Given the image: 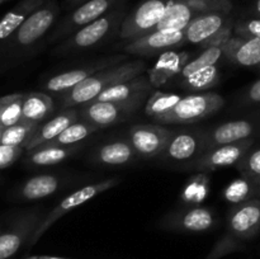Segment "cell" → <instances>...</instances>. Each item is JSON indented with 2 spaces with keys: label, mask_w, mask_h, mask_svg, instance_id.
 <instances>
[{
  "label": "cell",
  "mask_w": 260,
  "mask_h": 259,
  "mask_svg": "<svg viewBox=\"0 0 260 259\" xmlns=\"http://www.w3.org/2000/svg\"><path fill=\"white\" fill-rule=\"evenodd\" d=\"M58 13L60 8L55 0L45 3L9 38L0 43V73L30 55L37 43L52 27Z\"/></svg>",
  "instance_id": "obj_1"
},
{
  "label": "cell",
  "mask_w": 260,
  "mask_h": 259,
  "mask_svg": "<svg viewBox=\"0 0 260 259\" xmlns=\"http://www.w3.org/2000/svg\"><path fill=\"white\" fill-rule=\"evenodd\" d=\"M144 70L145 62L141 60L126 61V62L103 69L74 86L71 90L61 94V107L73 108V107L89 103L106 89L142 75Z\"/></svg>",
  "instance_id": "obj_2"
},
{
  "label": "cell",
  "mask_w": 260,
  "mask_h": 259,
  "mask_svg": "<svg viewBox=\"0 0 260 259\" xmlns=\"http://www.w3.org/2000/svg\"><path fill=\"white\" fill-rule=\"evenodd\" d=\"M260 233V198L238 203L228 216L226 234L217 241L206 259H220L226 254L240 250L243 243Z\"/></svg>",
  "instance_id": "obj_3"
},
{
  "label": "cell",
  "mask_w": 260,
  "mask_h": 259,
  "mask_svg": "<svg viewBox=\"0 0 260 259\" xmlns=\"http://www.w3.org/2000/svg\"><path fill=\"white\" fill-rule=\"evenodd\" d=\"M223 104L225 99L217 93L206 91V93L190 94V95L182 96V99L169 111L154 117L152 119L160 124L192 123L218 112Z\"/></svg>",
  "instance_id": "obj_4"
},
{
  "label": "cell",
  "mask_w": 260,
  "mask_h": 259,
  "mask_svg": "<svg viewBox=\"0 0 260 259\" xmlns=\"http://www.w3.org/2000/svg\"><path fill=\"white\" fill-rule=\"evenodd\" d=\"M205 152L221 145L260 137V107L240 118L223 122L208 130H201Z\"/></svg>",
  "instance_id": "obj_5"
},
{
  "label": "cell",
  "mask_w": 260,
  "mask_h": 259,
  "mask_svg": "<svg viewBox=\"0 0 260 259\" xmlns=\"http://www.w3.org/2000/svg\"><path fill=\"white\" fill-rule=\"evenodd\" d=\"M234 19L230 13L210 12L198 14L185 28V40L194 45H222L233 36Z\"/></svg>",
  "instance_id": "obj_6"
},
{
  "label": "cell",
  "mask_w": 260,
  "mask_h": 259,
  "mask_svg": "<svg viewBox=\"0 0 260 259\" xmlns=\"http://www.w3.org/2000/svg\"><path fill=\"white\" fill-rule=\"evenodd\" d=\"M123 19L124 9L123 4H121L99 19L94 20L74 32V35L69 40H66L58 47L57 51L60 53H68L93 47V46L98 45L101 41H103L117 25H121Z\"/></svg>",
  "instance_id": "obj_7"
},
{
  "label": "cell",
  "mask_w": 260,
  "mask_h": 259,
  "mask_svg": "<svg viewBox=\"0 0 260 259\" xmlns=\"http://www.w3.org/2000/svg\"><path fill=\"white\" fill-rule=\"evenodd\" d=\"M119 182H121V180L117 179V178H112V179H106L102 180V182L99 183H94V184H88L85 185V187H81L80 189L75 190V192H73L71 195H69L68 197L63 198L52 211H50V213H48L47 216L43 217V220L41 221V223L38 225L37 230L35 231V234H33L32 238H30L28 245H35V244L40 240L41 236H42L43 234L56 222V221L60 220L62 216H65L66 213L71 212L73 210L78 208L79 206L84 205V203H86L88 201L93 200L94 197H96V196L101 195V193H104L107 192V190L111 189V188L116 187Z\"/></svg>",
  "instance_id": "obj_8"
},
{
  "label": "cell",
  "mask_w": 260,
  "mask_h": 259,
  "mask_svg": "<svg viewBox=\"0 0 260 259\" xmlns=\"http://www.w3.org/2000/svg\"><path fill=\"white\" fill-rule=\"evenodd\" d=\"M169 0H145L136 9L126 15L121 24L119 35L124 40H135L154 32L164 17Z\"/></svg>",
  "instance_id": "obj_9"
},
{
  "label": "cell",
  "mask_w": 260,
  "mask_h": 259,
  "mask_svg": "<svg viewBox=\"0 0 260 259\" xmlns=\"http://www.w3.org/2000/svg\"><path fill=\"white\" fill-rule=\"evenodd\" d=\"M43 217L38 211H28L0 228V259H10L37 230Z\"/></svg>",
  "instance_id": "obj_10"
},
{
  "label": "cell",
  "mask_w": 260,
  "mask_h": 259,
  "mask_svg": "<svg viewBox=\"0 0 260 259\" xmlns=\"http://www.w3.org/2000/svg\"><path fill=\"white\" fill-rule=\"evenodd\" d=\"M141 101L134 102H99L91 101L80 106L78 111L81 119L98 126L99 128L126 121L139 109Z\"/></svg>",
  "instance_id": "obj_11"
},
{
  "label": "cell",
  "mask_w": 260,
  "mask_h": 259,
  "mask_svg": "<svg viewBox=\"0 0 260 259\" xmlns=\"http://www.w3.org/2000/svg\"><path fill=\"white\" fill-rule=\"evenodd\" d=\"M126 55L111 56V57L101 58V60L86 63V65L80 66V68L73 69V70L63 71V73H60L57 75L51 76L50 79H47L43 83V89L46 91H50V93L63 94L66 91L71 90L74 86L80 84L85 79L90 78L91 75L96 74L98 71L107 68H111V66L118 65V63L126 61Z\"/></svg>",
  "instance_id": "obj_12"
},
{
  "label": "cell",
  "mask_w": 260,
  "mask_h": 259,
  "mask_svg": "<svg viewBox=\"0 0 260 259\" xmlns=\"http://www.w3.org/2000/svg\"><path fill=\"white\" fill-rule=\"evenodd\" d=\"M217 217L206 207H188L165 216L160 228L175 233H206L215 228Z\"/></svg>",
  "instance_id": "obj_13"
},
{
  "label": "cell",
  "mask_w": 260,
  "mask_h": 259,
  "mask_svg": "<svg viewBox=\"0 0 260 259\" xmlns=\"http://www.w3.org/2000/svg\"><path fill=\"white\" fill-rule=\"evenodd\" d=\"M174 130L159 124H136L128 130V141L136 155L154 157L161 155Z\"/></svg>",
  "instance_id": "obj_14"
},
{
  "label": "cell",
  "mask_w": 260,
  "mask_h": 259,
  "mask_svg": "<svg viewBox=\"0 0 260 259\" xmlns=\"http://www.w3.org/2000/svg\"><path fill=\"white\" fill-rule=\"evenodd\" d=\"M124 2L126 0H88V2L83 3L61 22L56 32L53 33L52 38L63 37V36H68L69 33L76 32L84 25L99 19L104 14L113 10L114 8L123 4Z\"/></svg>",
  "instance_id": "obj_15"
},
{
  "label": "cell",
  "mask_w": 260,
  "mask_h": 259,
  "mask_svg": "<svg viewBox=\"0 0 260 259\" xmlns=\"http://www.w3.org/2000/svg\"><path fill=\"white\" fill-rule=\"evenodd\" d=\"M256 140L258 139H249L213 147L196 160L194 169L198 172H213L220 168L236 165L255 145Z\"/></svg>",
  "instance_id": "obj_16"
},
{
  "label": "cell",
  "mask_w": 260,
  "mask_h": 259,
  "mask_svg": "<svg viewBox=\"0 0 260 259\" xmlns=\"http://www.w3.org/2000/svg\"><path fill=\"white\" fill-rule=\"evenodd\" d=\"M187 42L184 30H154L139 38L131 40L124 51L132 55L150 56L178 48Z\"/></svg>",
  "instance_id": "obj_17"
},
{
  "label": "cell",
  "mask_w": 260,
  "mask_h": 259,
  "mask_svg": "<svg viewBox=\"0 0 260 259\" xmlns=\"http://www.w3.org/2000/svg\"><path fill=\"white\" fill-rule=\"evenodd\" d=\"M203 154L205 144L201 130H182L173 132L161 155L170 161L182 163L197 160Z\"/></svg>",
  "instance_id": "obj_18"
},
{
  "label": "cell",
  "mask_w": 260,
  "mask_h": 259,
  "mask_svg": "<svg viewBox=\"0 0 260 259\" xmlns=\"http://www.w3.org/2000/svg\"><path fill=\"white\" fill-rule=\"evenodd\" d=\"M223 57L230 62L244 68H258L260 65V40L231 36L222 43Z\"/></svg>",
  "instance_id": "obj_19"
},
{
  "label": "cell",
  "mask_w": 260,
  "mask_h": 259,
  "mask_svg": "<svg viewBox=\"0 0 260 259\" xmlns=\"http://www.w3.org/2000/svg\"><path fill=\"white\" fill-rule=\"evenodd\" d=\"M152 89L151 81L144 75L123 81L102 91L94 101L99 102H134L146 99Z\"/></svg>",
  "instance_id": "obj_20"
},
{
  "label": "cell",
  "mask_w": 260,
  "mask_h": 259,
  "mask_svg": "<svg viewBox=\"0 0 260 259\" xmlns=\"http://www.w3.org/2000/svg\"><path fill=\"white\" fill-rule=\"evenodd\" d=\"M78 119L79 113L76 109H65V111L61 112L60 114H57L56 117L51 118L50 121L46 122L45 124H42V126L40 124L38 128L35 131V134L29 137L27 144L24 145V150L29 151V150H33L36 149V147L41 146V145L52 141V140L56 139L63 130L68 128L70 124H73L74 122H76Z\"/></svg>",
  "instance_id": "obj_21"
},
{
  "label": "cell",
  "mask_w": 260,
  "mask_h": 259,
  "mask_svg": "<svg viewBox=\"0 0 260 259\" xmlns=\"http://www.w3.org/2000/svg\"><path fill=\"white\" fill-rule=\"evenodd\" d=\"M60 179L52 174H40L29 178L15 189L14 197L19 201H36L48 197L58 189Z\"/></svg>",
  "instance_id": "obj_22"
},
{
  "label": "cell",
  "mask_w": 260,
  "mask_h": 259,
  "mask_svg": "<svg viewBox=\"0 0 260 259\" xmlns=\"http://www.w3.org/2000/svg\"><path fill=\"white\" fill-rule=\"evenodd\" d=\"M198 14L185 0H169L164 17L155 30H184Z\"/></svg>",
  "instance_id": "obj_23"
},
{
  "label": "cell",
  "mask_w": 260,
  "mask_h": 259,
  "mask_svg": "<svg viewBox=\"0 0 260 259\" xmlns=\"http://www.w3.org/2000/svg\"><path fill=\"white\" fill-rule=\"evenodd\" d=\"M55 109L52 98L46 93L33 91L24 94L22 107V122L41 124Z\"/></svg>",
  "instance_id": "obj_24"
},
{
  "label": "cell",
  "mask_w": 260,
  "mask_h": 259,
  "mask_svg": "<svg viewBox=\"0 0 260 259\" xmlns=\"http://www.w3.org/2000/svg\"><path fill=\"white\" fill-rule=\"evenodd\" d=\"M43 4L45 0H20L13 9H10L0 20V43L9 38L23 22Z\"/></svg>",
  "instance_id": "obj_25"
},
{
  "label": "cell",
  "mask_w": 260,
  "mask_h": 259,
  "mask_svg": "<svg viewBox=\"0 0 260 259\" xmlns=\"http://www.w3.org/2000/svg\"><path fill=\"white\" fill-rule=\"evenodd\" d=\"M136 155L129 141H113L103 145L94 152L93 160L103 165H123L132 161Z\"/></svg>",
  "instance_id": "obj_26"
},
{
  "label": "cell",
  "mask_w": 260,
  "mask_h": 259,
  "mask_svg": "<svg viewBox=\"0 0 260 259\" xmlns=\"http://www.w3.org/2000/svg\"><path fill=\"white\" fill-rule=\"evenodd\" d=\"M79 150L78 145L71 146H53L43 144L28 151L27 161L36 167H48L63 161Z\"/></svg>",
  "instance_id": "obj_27"
},
{
  "label": "cell",
  "mask_w": 260,
  "mask_h": 259,
  "mask_svg": "<svg viewBox=\"0 0 260 259\" xmlns=\"http://www.w3.org/2000/svg\"><path fill=\"white\" fill-rule=\"evenodd\" d=\"M187 58V53H164L150 73V81L152 86H160L172 79V76L179 75L183 68L188 63Z\"/></svg>",
  "instance_id": "obj_28"
},
{
  "label": "cell",
  "mask_w": 260,
  "mask_h": 259,
  "mask_svg": "<svg viewBox=\"0 0 260 259\" xmlns=\"http://www.w3.org/2000/svg\"><path fill=\"white\" fill-rule=\"evenodd\" d=\"M220 71H218L217 66L213 65L202 69L188 78L180 80V86L185 90L206 93L210 89L215 88L220 83Z\"/></svg>",
  "instance_id": "obj_29"
},
{
  "label": "cell",
  "mask_w": 260,
  "mask_h": 259,
  "mask_svg": "<svg viewBox=\"0 0 260 259\" xmlns=\"http://www.w3.org/2000/svg\"><path fill=\"white\" fill-rule=\"evenodd\" d=\"M98 130H101L98 126L81 119V121H76L73 124H70L56 139L47 142V144L53 145V146H71V145H76L78 142L85 140L86 137L93 135Z\"/></svg>",
  "instance_id": "obj_30"
},
{
  "label": "cell",
  "mask_w": 260,
  "mask_h": 259,
  "mask_svg": "<svg viewBox=\"0 0 260 259\" xmlns=\"http://www.w3.org/2000/svg\"><path fill=\"white\" fill-rule=\"evenodd\" d=\"M223 198L228 202L238 205L253 198H260V188L246 178L240 177L233 180L226 187V189L223 190Z\"/></svg>",
  "instance_id": "obj_31"
},
{
  "label": "cell",
  "mask_w": 260,
  "mask_h": 259,
  "mask_svg": "<svg viewBox=\"0 0 260 259\" xmlns=\"http://www.w3.org/2000/svg\"><path fill=\"white\" fill-rule=\"evenodd\" d=\"M222 57H223L222 46L221 45L210 46V47H207V50L203 51L198 57H196L193 61H189V62L183 68V70L180 71L179 75H178V79H179V80H183V79L188 78V76L197 73V71L202 70V69L208 68V66L217 65V62Z\"/></svg>",
  "instance_id": "obj_32"
},
{
  "label": "cell",
  "mask_w": 260,
  "mask_h": 259,
  "mask_svg": "<svg viewBox=\"0 0 260 259\" xmlns=\"http://www.w3.org/2000/svg\"><path fill=\"white\" fill-rule=\"evenodd\" d=\"M40 124L28 123V122H18L13 126L4 130V134L2 137V145L7 146H22L27 144L29 137L35 134L36 130Z\"/></svg>",
  "instance_id": "obj_33"
},
{
  "label": "cell",
  "mask_w": 260,
  "mask_h": 259,
  "mask_svg": "<svg viewBox=\"0 0 260 259\" xmlns=\"http://www.w3.org/2000/svg\"><path fill=\"white\" fill-rule=\"evenodd\" d=\"M235 167L241 177L246 178L260 188V146L254 145Z\"/></svg>",
  "instance_id": "obj_34"
},
{
  "label": "cell",
  "mask_w": 260,
  "mask_h": 259,
  "mask_svg": "<svg viewBox=\"0 0 260 259\" xmlns=\"http://www.w3.org/2000/svg\"><path fill=\"white\" fill-rule=\"evenodd\" d=\"M182 99V96L178 95L175 93H165V91H155L151 96L149 98L146 104V112L147 116L151 118L159 116V114L164 113V112L169 111L172 107H174L178 102Z\"/></svg>",
  "instance_id": "obj_35"
},
{
  "label": "cell",
  "mask_w": 260,
  "mask_h": 259,
  "mask_svg": "<svg viewBox=\"0 0 260 259\" xmlns=\"http://www.w3.org/2000/svg\"><path fill=\"white\" fill-rule=\"evenodd\" d=\"M208 179L205 174H200L189 179L188 184L183 190L182 198L185 202L201 203L207 195Z\"/></svg>",
  "instance_id": "obj_36"
},
{
  "label": "cell",
  "mask_w": 260,
  "mask_h": 259,
  "mask_svg": "<svg viewBox=\"0 0 260 259\" xmlns=\"http://www.w3.org/2000/svg\"><path fill=\"white\" fill-rule=\"evenodd\" d=\"M23 98H24V94H17L15 98L5 106V108L3 109L2 117H0V126L8 128V127L20 122V119H22Z\"/></svg>",
  "instance_id": "obj_37"
},
{
  "label": "cell",
  "mask_w": 260,
  "mask_h": 259,
  "mask_svg": "<svg viewBox=\"0 0 260 259\" xmlns=\"http://www.w3.org/2000/svg\"><path fill=\"white\" fill-rule=\"evenodd\" d=\"M234 36L260 40V18L240 19L234 25Z\"/></svg>",
  "instance_id": "obj_38"
},
{
  "label": "cell",
  "mask_w": 260,
  "mask_h": 259,
  "mask_svg": "<svg viewBox=\"0 0 260 259\" xmlns=\"http://www.w3.org/2000/svg\"><path fill=\"white\" fill-rule=\"evenodd\" d=\"M236 103L241 108H251V107L260 106V79L254 81L239 95Z\"/></svg>",
  "instance_id": "obj_39"
},
{
  "label": "cell",
  "mask_w": 260,
  "mask_h": 259,
  "mask_svg": "<svg viewBox=\"0 0 260 259\" xmlns=\"http://www.w3.org/2000/svg\"><path fill=\"white\" fill-rule=\"evenodd\" d=\"M24 147L22 146H7V145H0V169L10 167L14 164L19 156L22 155Z\"/></svg>",
  "instance_id": "obj_40"
},
{
  "label": "cell",
  "mask_w": 260,
  "mask_h": 259,
  "mask_svg": "<svg viewBox=\"0 0 260 259\" xmlns=\"http://www.w3.org/2000/svg\"><path fill=\"white\" fill-rule=\"evenodd\" d=\"M200 2L206 3L211 9V12L231 13V10H233L231 0H200Z\"/></svg>",
  "instance_id": "obj_41"
},
{
  "label": "cell",
  "mask_w": 260,
  "mask_h": 259,
  "mask_svg": "<svg viewBox=\"0 0 260 259\" xmlns=\"http://www.w3.org/2000/svg\"><path fill=\"white\" fill-rule=\"evenodd\" d=\"M15 95H17V94H10V95H5V96H2V98H0V117H2L3 109L5 108V106H7L9 102H12L13 99L15 98Z\"/></svg>",
  "instance_id": "obj_42"
},
{
  "label": "cell",
  "mask_w": 260,
  "mask_h": 259,
  "mask_svg": "<svg viewBox=\"0 0 260 259\" xmlns=\"http://www.w3.org/2000/svg\"><path fill=\"white\" fill-rule=\"evenodd\" d=\"M85 2H88V0H65L66 7L68 8H76Z\"/></svg>",
  "instance_id": "obj_43"
},
{
  "label": "cell",
  "mask_w": 260,
  "mask_h": 259,
  "mask_svg": "<svg viewBox=\"0 0 260 259\" xmlns=\"http://www.w3.org/2000/svg\"><path fill=\"white\" fill-rule=\"evenodd\" d=\"M253 12H254V15H255V18H260V0H256L255 4H254V8H253Z\"/></svg>",
  "instance_id": "obj_44"
},
{
  "label": "cell",
  "mask_w": 260,
  "mask_h": 259,
  "mask_svg": "<svg viewBox=\"0 0 260 259\" xmlns=\"http://www.w3.org/2000/svg\"><path fill=\"white\" fill-rule=\"evenodd\" d=\"M4 127L0 126V145H2V137H3V134H4Z\"/></svg>",
  "instance_id": "obj_45"
},
{
  "label": "cell",
  "mask_w": 260,
  "mask_h": 259,
  "mask_svg": "<svg viewBox=\"0 0 260 259\" xmlns=\"http://www.w3.org/2000/svg\"><path fill=\"white\" fill-rule=\"evenodd\" d=\"M25 259H45V255H37V256H29Z\"/></svg>",
  "instance_id": "obj_46"
},
{
  "label": "cell",
  "mask_w": 260,
  "mask_h": 259,
  "mask_svg": "<svg viewBox=\"0 0 260 259\" xmlns=\"http://www.w3.org/2000/svg\"><path fill=\"white\" fill-rule=\"evenodd\" d=\"M46 259H66V258H58V256H48V255H46Z\"/></svg>",
  "instance_id": "obj_47"
},
{
  "label": "cell",
  "mask_w": 260,
  "mask_h": 259,
  "mask_svg": "<svg viewBox=\"0 0 260 259\" xmlns=\"http://www.w3.org/2000/svg\"><path fill=\"white\" fill-rule=\"evenodd\" d=\"M4 2H7V0H0V4H2V3H4Z\"/></svg>",
  "instance_id": "obj_48"
},
{
  "label": "cell",
  "mask_w": 260,
  "mask_h": 259,
  "mask_svg": "<svg viewBox=\"0 0 260 259\" xmlns=\"http://www.w3.org/2000/svg\"><path fill=\"white\" fill-rule=\"evenodd\" d=\"M256 69H258V71H259V73H260V65L258 66V68H256Z\"/></svg>",
  "instance_id": "obj_49"
},
{
  "label": "cell",
  "mask_w": 260,
  "mask_h": 259,
  "mask_svg": "<svg viewBox=\"0 0 260 259\" xmlns=\"http://www.w3.org/2000/svg\"><path fill=\"white\" fill-rule=\"evenodd\" d=\"M7 2H8V0H7Z\"/></svg>",
  "instance_id": "obj_50"
}]
</instances>
